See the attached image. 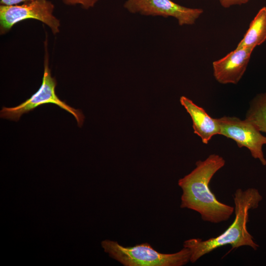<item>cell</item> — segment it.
Masks as SVG:
<instances>
[{"instance_id":"cell-1","label":"cell","mask_w":266,"mask_h":266,"mask_svg":"<svg viewBox=\"0 0 266 266\" xmlns=\"http://www.w3.org/2000/svg\"><path fill=\"white\" fill-rule=\"evenodd\" d=\"M225 164V159L216 154L197 161L196 167L178 181L182 190L180 208L197 212L205 222L218 224L229 220L234 207L219 201L209 187L211 179Z\"/></svg>"},{"instance_id":"cell-2","label":"cell","mask_w":266,"mask_h":266,"mask_svg":"<svg viewBox=\"0 0 266 266\" xmlns=\"http://www.w3.org/2000/svg\"><path fill=\"white\" fill-rule=\"evenodd\" d=\"M233 199L234 219L223 233L205 240L191 238L184 241L183 247L189 248L191 252V263H194L203 256L227 245L231 246V250L245 246L254 250L259 247L248 231L247 224L249 210L258 208L263 199L262 196L255 188H248L244 191L239 188L235 191Z\"/></svg>"},{"instance_id":"cell-3","label":"cell","mask_w":266,"mask_h":266,"mask_svg":"<svg viewBox=\"0 0 266 266\" xmlns=\"http://www.w3.org/2000/svg\"><path fill=\"white\" fill-rule=\"evenodd\" d=\"M101 245L109 256L124 266H183L190 262L191 252L186 247L174 253H162L148 243L125 247L117 241L104 240Z\"/></svg>"},{"instance_id":"cell-4","label":"cell","mask_w":266,"mask_h":266,"mask_svg":"<svg viewBox=\"0 0 266 266\" xmlns=\"http://www.w3.org/2000/svg\"><path fill=\"white\" fill-rule=\"evenodd\" d=\"M48 65V57L46 50L44 73L40 87L29 99L20 104L11 107L2 106L0 111L1 118L18 121L23 114L29 113L37 107L47 103H53L72 114L76 119L78 127L82 126L85 117L81 110L71 107L57 95L55 88L57 82L56 79L52 77Z\"/></svg>"},{"instance_id":"cell-5","label":"cell","mask_w":266,"mask_h":266,"mask_svg":"<svg viewBox=\"0 0 266 266\" xmlns=\"http://www.w3.org/2000/svg\"><path fill=\"white\" fill-rule=\"evenodd\" d=\"M54 5L48 0H33L21 4L0 6V32H8L16 23L35 19L48 26L54 34L59 32L60 22L53 14Z\"/></svg>"},{"instance_id":"cell-6","label":"cell","mask_w":266,"mask_h":266,"mask_svg":"<svg viewBox=\"0 0 266 266\" xmlns=\"http://www.w3.org/2000/svg\"><path fill=\"white\" fill-rule=\"evenodd\" d=\"M124 8L132 14L176 19L179 26L192 25L203 13L200 8H191L171 0H126Z\"/></svg>"},{"instance_id":"cell-7","label":"cell","mask_w":266,"mask_h":266,"mask_svg":"<svg viewBox=\"0 0 266 266\" xmlns=\"http://www.w3.org/2000/svg\"><path fill=\"white\" fill-rule=\"evenodd\" d=\"M220 134L234 140L239 148H247L253 158L258 159L263 166L266 159L263 146L266 144V137L251 122L236 117L223 116L218 118Z\"/></svg>"},{"instance_id":"cell-8","label":"cell","mask_w":266,"mask_h":266,"mask_svg":"<svg viewBox=\"0 0 266 266\" xmlns=\"http://www.w3.org/2000/svg\"><path fill=\"white\" fill-rule=\"evenodd\" d=\"M253 47H236L212 63L213 76L219 83L236 84L244 75Z\"/></svg>"},{"instance_id":"cell-9","label":"cell","mask_w":266,"mask_h":266,"mask_svg":"<svg viewBox=\"0 0 266 266\" xmlns=\"http://www.w3.org/2000/svg\"><path fill=\"white\" fill-rule=\"evenodd\" d=\"M180 102L191 116L194 133L204 144H207L213 136L220 134L218 118H212L203 108L185 96L180 97Z\"/></svg>"},{"instance_id":"cell-10","label":"cell","mask_w":266,"mask_h":266,"mask_svg":"<svg viewBox=\"0 0 266 266\" xmlns=\"http://www.w3.org/2000/svg\"><path fill=\"white\" fill-rule=\"evenodd\" d=\"M266 40V6L261 8L250 24L243 38L236 47H253Z\"/></svg>"},{"instance_id":"cell-11","label":"cell","mask_w":266,"mask_h":266,"mask_svg":"<svg viewBox=\"0 0 266 266\" xmlns=\"http://www.w3.org/2000/svg\"><path fill=\"white\" fill-rule=\"evenodd\" d=\"M245 119L266 133V92L258 94L253 98Z\"/></svg>"},{"instance_id":"cell-12","label":"cell","mask_w":266,"mask_h":266,"mask_svg":"<svg viewBox=\"0 0 266 266\" xmlns=\"http://www.w3.org/2000/svg\"><path fill=\"white\" fill-rule=\"evenodd\" d=\"M63 2L68 5H80L85 9L93 7L100 0H62Z\"/></svg>"},{"instance_id":"cell-13","label":"cell","mask_w":266,"mask_h":266,"mask_svg":"<svg viewBox=\"0 0 266 266\" xmlns=\"http://www.w3.org/2000/svg\"><path fill=\"white\" fill-rule=\"evenodd\" d=\"M224 8H228L234 5H241L248 3L250 0H217Z\"/></svg>"},{"instance_id":"cell-14","label":"cell","mask_w":266,"mask_h":266,"mask_svg":"<svg viewBox=\"0 0 266 266\" xmlns=\"http://www.w3.org/2000/svg\"><path fill=\"white\" fill-rule=\"evenodd\" d=\"M33 0H0V5H12L19 4L20 3H24Z\"/></svg>"}]
</instances>
